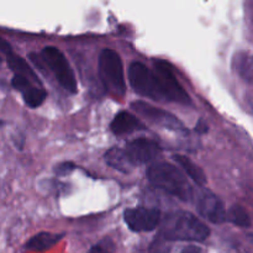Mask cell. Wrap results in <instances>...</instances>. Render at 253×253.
<instances>
[{
	"mask_svg": "<svg viewBox=\"0 0 253 253\" xmlns=\"http://www.w3.org/2000/svg\"><path fill=\"white\" fill-rule=\"evenodd\" d=\"M209 235V227L188 211H177L168 215L160 232V236L167 241L203 242Z\"/></svg>",
	"mask_w": 253,
	"mask_h": 253,
	"instance_id": "6da1fadb",
	"label": "cell"
},
{
	"mask_svg": "<svg viewBox=\"0 0 253 253\" xmlns=\"http://www.w3.org/2000/svg\"><path fill=\"white\" fill-rule=\"evenodd\" d=\"M147 178L155 187L188 202L192 198L193 190L187 178L175 166L167 162H158L148 167Z\"/></svg>",
	"mask_w": 253,
	"mask_h": 253,
	"instance_id": "7a4b0ae2",
	"label": "cell"
},
{
	"mask_svg": "<svg viewBox=\"0 0 253 253\" xmlns=\"http://www.w3.org/2000/svg\"><path fill=\"white\" fill-rule=\"evenodd\" d=\"M99 73L104 86L116 96L126 93L125 74L123 62L114 49H103L99 56Z\"/></svg>",
	"mask_w": 253,
	"mask_h": 253,
	"instance_id": "3957f363",
	"label": "cell"
},
{
	"mask_svg": "<svg viewBox=\"0 0 253 253\" xmlns=\"http://www.w3.org/2000/svg\"><path fill=\"white\" fill-rule=\"evenodd\" d=\"M153 67H155L153 74L157 79L163 99L182 104V105H192V99L177 81L169 63L157 58L153 59Z\"/></svg>",
	"mask_w": 253,
	"mask_h": 253,
	"instance_id": "277c9868",
	"label": "cell"
},
{
	"mask_svg": "<svg viewBox=\"0 0 253 253\" xmlns=\"http://www.w3.org/2000/svg\"><path fill=\"white\" fill-rule=\"evenodd\" d=\"M42 61L46 63L49 71L54 74L62 88L69 93H77V81L71 64L67 61L66 56L57 47L48 46L42 49Z\"/></svg>",
	"mask_w": 253,
	"mask_h": 253,
	"instance_id": "5b68a950",
	"label": "cell"
},
{
	"mask_svg": "<svg viewBox=\"0 0 253 253\" xmlns=\"http://www.w3.org/2000/svg\"><path fill=\"white\" fill-rule=\"evenodd\" d=\"M128 81L137 94L148 96L155 100H162L163 96L158 86L157 79L152 71L141 62H133L128 68Z\"/></svg>",
	"mask_w": 253,
	"mask_h": 253,
	"instance_id": "8992f818",
	"label": "cell"
},
{
	"mask_svg": "<svg viewBox=\"0 0 253 253\" xmlns=\"http://www.w3.org/2000/svg\"><path fill=\"white\" fill-rule=\"evenodd\" d=\"M124 220L131 231H152L161 221V212L158 209L150 208H133L124 212Z\"/></svg>",
	"mask_w": 253,
	"mask_h": 253,
	"instance_id": "52a82bcc",
	"label": "cell"
},
{
	"mask_svg": "<svg viewBox=\"0 0 253 253\" xmlns=\"http://www.w3.org/2000/svg\"><path fill=\"white\" fill-rule=\"evenodd\" d=\"M132 109L141 116L150 120L151 123L157 124V125L173 131H184V126L182 125L179 119H177L174 115L163 110V109L156 108V106H152L145 101H135V103H132Z\"/></svg>",
	"mask_w": 253,
	"mask_h": 253,
	"instance_id": "ba28073f",
	"label": "cell"
},
{
	"mask_svg": "<svg viewBox=\"0 0 253 253\" xmlns=\"http://www.w3.org/2000/svg\"><path fill=\"white\" fill-rule=\"evenodd\" d=\"M125 152L133 167H136L152 162L160 155L161 148L155 141L148 138H136L127 143Z\"/></svg>",
	"mask_w": 253,
	"mask_h": 253,
	"instance_id": "9c48e42d",
	"label": "cell"
},
{
	"mask_svg": "<svg viewBox=\"0 0 253 253\" xmlns=\"http://www.w3.org/2000/svg\"><path fill=\"white\" fill-rule=\"evenodd\" d=\"M198 211L214 224H222L226 221V210L222 200L210 190H203L198 198Z\"/></svg>",
	"mask_w": 253,
	"mask_h": 253,
	"instance_id": "30bf717a",
	"label": "cell"
},
{
	"mask_svg": "<svg viewBox=\"0 0 253 253\" xmlns=\"http://www.w3.org/2000/svg\"><path fill=\"white\" fill-rule=\"evenodd\" d=\"M110 128L113 133L121 136L126 135V133H131L133 131L142 130L143 125L132 114L127 113V111H121L113 119L110 124Z\"/></svg>",
	"mask_w": 253,
	"mask_h": 253,
	"instance_id": "8fae6325",
	"label": "cell"
},
{
	"mask_svg": "<svg viewBox=\"0 0 253 253\" xmlns=\"http://www.w3.org/2000/svg\"><path fill=\"white\" fill-rule=\"evenodd\" d=\"M63 234H52V232H40L29 240L26 250L34 252H42L49 250L63 239Z\"/></svg>",
	"mask_w": 253,
	"mask_h": 253,
	"instance_id": "7c38bea8",
	"label": "cell"
},
{
	"mask_svg": "<svg viewBox=\"0 0 253 253\" xmlns=\"http://www.w3.org/2000/svg\"><path fill=\"white\" fill-rule=\"evenodd\" d=\"M173 160L177 162L178 166H180L183 170L185 172V174L195 183V184L200 185V187H204L207 184V175H205L204 170L199 167L198 165H195L189 157L183 155H175L173 157Z\"/></svg>",
	"mask_w": 253,
	"mask_h": 253,
	"instance_id": "4fadbf2b",
	"label": "cell"
},
{
	"mask_svg": "<svg viewBox=\"0 0 253 253\" xmlns=\"http://www.w3.org/2000/svg\"><path fill=\"white\" fill-rule=\"evenodd\" d=\"M104 158H105V162L108 163L111 168L119 170V172L128 173L133 168L132 163L130 162L125 150H123V148H110V150L106 151Z\"/></svg>",
	"mask_w": 253,
	"mask_h": 253,
	"instance_id": "5bb4252c",
	"label": "cell"
},
{
	"mask_svg": "<svg viewBox=\"0 0 253 253\" xmlns=\"http://www.w3.org/2000/svg\"><path fill=\"white\" fill-rule=\"evenodd\" d=\"M232 68L244 81L251 83L253 77V63L251 53L240 51L232 58Z\"/></svg>",
	"mask_w": 253,
	"mask_h": 253,
	"instance_id": "9a60e30c",
	"label": "cell"
},
{
	"mask_svg": "<svg viewBox=\"0 0 253 253\" xmlns=\"http://www.w3.org/2000/svg\"><path fill=\"white\" fill-rule=\"evenodd\" d=\"M7 63H9V67L15 72V74H20V76H24L26 78H29L30 81H36L39 82V78H37L36 73L32 71L31 67L26 63L25 59H22L21 57L17 56L15 53L7 54Z\"/></svg>",
	"mask_w": 253,
	"mask_h": 253,
	"instance_id": "2e32d148",
	"label": "cell"
},
{
	"mask_svg": "<svg viewBox=\"0 0 253 253\" xmlns=\"http://www.w3.org/2000/svg\"><path fill=\"white\" fill-rule=\"evenodd\" d=\"M226 220L240 227L251 226V217H250L246 209L242 208L241 205H232L229 211L226 212Z\"/></svg>",
	"mask_w": 253,
	"mask_h": 253,
	"instance_id": "e0dca14e",
	"label": "cell"
},
{
	"mask_svg": "<svg viewBox=\"0 0 253 253\" xmlns=\"http://www.w3.org/2000/svg\"><path fill=\"white\" fill-rule=\"evenodd\" d=\"M22 96H24V101L27 106H30V108H39L46 100L47 91L42 88L31 85L22 93Z\"/></svg>",
	"mask_w": 253,
	"mask_h": 253,
	"instance_id": "ac0fdd59",
	"label": "cell"
},
{
	"mask_svg": "<svg viewBox=\"0 0 253 253\" xmlns=\"http://www.w3.org/2000/svg\"><path fill=\"white\" fill-rule=\"evenodd\" d=\"M88 253H115V244L110 237H105L94 245Z\"/></svg>",
	"mask_w": 253,
	"mask_h": 253,
	"instance_id": "d6986e66",
	"label": "cell"
},
{
	"mask_svg": "<svg viewBox=\"0 0 253 253\" xmlns=\"http://www.w3.org/2000/svg\"><path fill=\"white\" fill-rule=\"evenodd\" d=\"M11 84L16 90L20 91V93H24L26 89H29L30 86L32 85L31 81H30L29 78H26V77L24 76H20V74H15L14 78H12L11 81Z\"/></svg>",
	"mask_w": 253,
	"mask_h": 253,
	"instance_id": "ffe728a7",
	"label": "cell"
},
{
	"mask_svg": "<svg viewBox=\"0 0 253 253\" xmlns=\"http://www.w3.org/2000/svg\"><path fill=\"white\" fill-rule=\"evenodd\" d=\"M167 240L158 235V237L153 241L152 246H151L150 253H169V247L167 246Z\"/></svg>",
	"mask_w": 253,
	"mask_h": 253,
	"instance_id": "44dd1931",
	"label": "cell"
},
{
	"mask_svg": "<svg viewBox=\"0 0 253 253\" xmlns=\"http://www.w3.org/2000/svg\"><path fill=\"white\" fill-rule=\"evenodd\" d=\"M76 169V165L72 162H63L54 168V173L57 175H67Z\"/></svg>",
	"mask_w": 253,
	"mask_h": 253,
	"instance_id": "7402d4cb",
	"label": "cell"
},
{
	"mask_svg": "<svg viewBox=\"0 0 253 253\" xmlns=\"http://www.w3.org/2000/svg\"><path fill=\"white\" fill-rule=\"evenodd\" d=\"M0 51H1L2 53L6 54V56L12 52V49H11V47H10L9 42H6L4 39H1V37H0Z\"/></svg>",
	"mask_w": 253,
	"mask_h": 253,
	"instance_id": "603a6c76",
	"label": "cell"
},
{
	"mask_svg": "<svg viewBox=\"0 0 253 253\" xmlns=\"http://www.w3.org/2000/svg\"><path fill=\"white\" fill-rule=\"evenodd\" d=\"M195 131H197L198 133H205L208 132V125L205 121L203 120H199L197 124V127H195Z\"/></svg>",
	"mask_w": 253,
	"mask_h": 253,
	"instance_id": "cb8c5ba5",
	"label": "cell"
},
{
	"mask_svg": "<svg viewBox=\"0 0 253 253\" xmlns=\"http://www.w3.org/2000/svg\"><path fill=\"white\" fill-rule=\"evenodd\" d=\"M182 253H204L202 251V249L199 247H195V246H188L183 250Z\"/></svg>",
	"mask_w": 253,
	"mask_h": 253,
	"instance_id": "d4e9b609",
	"label": "cell"
},
{
	"mask_svg": "<svg viewBox=\"0 0 253 253\" xmlns=\"http://www.w3.org/2000/svg\"><path fill=\"white\" fill-rule=\"evenodd\" d=\"M0 64H1V58H0Z\"/></svg>",
	"mask_w": 253,
	"mask_h": 253,
	"instance_id": "484cf974",
	"label": "cell"
}]
</instances>
